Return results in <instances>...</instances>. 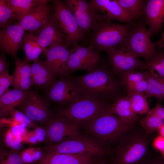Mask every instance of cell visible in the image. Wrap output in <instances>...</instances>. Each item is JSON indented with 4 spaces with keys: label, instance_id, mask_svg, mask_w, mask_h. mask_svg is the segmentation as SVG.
I'll return each mask as SVG.
<instances>
[{
    "label": "cell",
    "instance_id": "52a82bcc",
    "mask_svg": "<svg viewBox=\"0 0 164 164\" xmlns=\"http://www.w3.org/2000/svg\"><path fill=\"white\" fill-rule=\"evenodd\" d=\"M46 151L72 154H88L101 157L109 151L107 146L91 136L83 135L60 142L52 144L43 148Z\"/></svg>",
    "mask_w": 164,
    "mask_h": 164
},
{
    "label": "cell",
    "instance_id": "ab89813d",
    "mask_svg": "<svg viewBox=\"0 0 164 164\" xmlns=\"http://www.w3.org/2000/svg\"><path fill=\"white\" fill-rule=\"evenodd\" d=\"M21 156L25 164L35 162L32 155L30 149L24 151L21 154Z\"/></svg>",
    "mask_w": 164,
    "mask_h": 164
},
{
    "label": "cell",
    "instance_id": "5b68a950",
    "mask_svg": "<svg viewBox=\"0 0 164 164\" xmlns=\"http://www.w3.org/2000/svg\"><path fill=\"white\" fill-rule=\"evenodd\" d=\"M107 105L104 100L86 93L60 111L59 115L80 126L100 114Z\"/></svg>",
    "mask_w": 164,
    "mask_h": 164
},
{
    "label": "cell",
    "instance_id": "7bdbcfd3",
    "mask_svg": "<svg viewBox=\"0 0 164 164\" xmlns=\"http://www.w3.org/2000/svg\"><path fill=\"white\" fill-rule=\"evenodd\" d=\"M34 134L38 141H44L46 135V130L41 128H37Z\"/></svg>",
    "mask_w": 164,
    "mask_h": 164
},
{
    "label": "cell",
    "instance_id": "8992f818",
    "mask_svg": "<svg viewBox=\"0 0 164 164\" xmlns=\"http://www.w3.org/2000/svg\"><path fill=\"white\" fill-rule=\"evenodd\" d=\"M54 13L52 19L58 29L66 46L78 45L84 39V32L66 4L60 0L52 1Z\"/></svg>",
    "mask_w": 164,
    "mask_h": 164
},
{
    "label": "cell",
    "instance_id": "b9f144b4",
    "mask_svg": "<svg viewBox=\"0 0 164 164\" xmlns=\"http://www.w3.org/2000/svg\"><path fill=\"white\" fill-rule=\"evenodd\" d=\"M9 63L6 60L4 54L1 55L0 56V73L8 72Z\"/></svg>",
    "mask_w": 164,
    "mask_h": 164
},
{
    "label": "cell",
    "instance_id": "603a6c76",
    "mask_svg": "<svg viewBox=\"0 0 164 164\" xmlns=\"http://www.w3.org/2000/svg\"><path fill=\"white\" fill-rule=\"evenodd\" d=\"M15 67L13 73V80L12 85L14 89L29 90L33 85L30 65L18 58L15 60Z\"/></svg>",
    "mask_w": 164,
    "mask_h": 164
},
{
    "label": "cell",
    "instance_id": "4fadbf2b",
    "mask_svg": "<svg viewBox=\"0 0 164 164\" xmlns=\"http://www.w3.org/2000/svg\"><path fill=\"white\" fill-rule=\"evenodd\" d=\"M108 57L111 68L116 73L147 69L146 63L123 46L116 49Z\"/></svg>",
    "mask_w": 164,
    "mask_h": 164
},
{
    "label": "cell",
    "instance_id": "d6a6232c",
    "mask_svg": "<svg viewBox=\"0 0 164 164\" xmlns=\"http://www.w3.org/2000/svg\"><path fill=\"white\" fill-rule=\"evenodd\" d=\"M147 71L137 72L131 71L121 73L120 80L121 83L126 86L134 84L146 78Z\"/></svg>",
    "mask_w": 164,
    "mask_h": 164
},
{
    "label": "cell",
    "instance_id": "1f68e13d",
    "mask_svg": "<svg viewBox=\"0 0 164 164\" xmlns=\"http://www.w3.org/2000/svg\"><path fill=\"white\" fill-rule=\"evenodd\" d=\"M146 116L140 121L143 130L148 134L158 130L164 123V121L154 114L150 110Z\"/></svg>",
    "mask_w": 164,
    "mask_h": 164
},
{
    "label": "cell",
    "instance_id": "ba28073f",
    "mask_svg": "<svg viewBox=\"0 0 164 164\" xmlns=\"http://www.w3.org/2000/svg\"><path fill=\"white\" fill-rule=\"evenodd\" d=\"M150 37L145 24L140 23L135 25L121 46L135 56L142 57L147 61L155 50V46Z\"/></svg>",
    "mask_w": 164,
    "mask_h": 164
},
{
    "label": "cell",
    "instance_id": "ee69618b",
    "mask_svg": "<svg viewBox=\"0 0 164 164\" xmlns=\"http://www.w3.org/2000/svg\"><path fill=\"white\" fill-rule=\"evenodd\" d=\"M16 125L13 127L11 131L13 135L21 136V135L24 132L25 127L21 123Z\"/></svg>",
    "mask_w": 164,
    "mask_h": 164
},
{
    "label": "cell",
    "instance_id": "8d00e7d4",
    "mask_svg": "<svg viewBox=\"0 0 164 164\" xmlns=\"http://www.w3.org/2000/svg\"><path fill=\"white\" fill-rule=\"evenodd\" d=\"M13 119L21 123H24L30 126L34 125V122L31 121L25 114L22 112L15 110L13 108L10 111Z\"/></svg>",
    "mask_w": 164,
    "mask_h": 164
},
{
    "label": "cell",
    "instance_id": "cb8c5ba5",
    "mask_svg": "<svg viewBox=\"0 0 164 164\" xmlns=\"http://www.w3.org/2000/svg\"><path fill=\"white\" fill-rule=\"evenodd\" d=\"M36 37L40 46L44 51L46 48L54 45L65 44L61 34L52 19H50Z\"/></svg>",
    "mask_w": 164,
    "mask_h": 164
},
{
    "label": "cell",
    "instance_id": "4dcf8cb0",
    "mask_svg": "<svg viewBox=\"0 0 164 164\" xmlns=\"http://www.w3.org/2000/svg\"><path fill=\"white\" fill-rule=\"evenodd\" d=\"M123 9L136 19L144 15L146 1L116 0Z\"/></svg>",
    "mask_w": 164,
    "mask_h": 164
},
{
    "label": "cell",
    "instance_id": "60d3db41",
    "mask_svg": "<svg viewBox=\"0 0 164 164\" xmlns=\"http://www.w3.org/2000/svg\"><path fill=\"white\" fill-rule=\"evenodd\" d=\"M154 147L160 152L164 151V138L161 135L157 136L153 142Z\"/></svg>",
    "mask_w": 164,
    "mask_h": 164
},
{
    "label": "cell",
    "instance_id": "f35d334b",
    "mask_svg": "<svg viewBox=\"0 0 164 164\" xmlns=\"http://www.w3.org/2000/svg\"><path fill=\"white\" fill-rule=\"evenodd\" d=\"M155 115L164 120V108L159 101H158L155 107L151 110Z\"/></svg>",
    "mask_w": 164,
    "mask_h": 164
},
{
    "label": "cell",
    "instance_id": "f546056e",
    "mask_svg": "<svg viewBox=\"0 0 164 164\" xmlns=\"http://www.w3.org/2000/svg\"><path fill=\"white\" fill-rule=\"evenodd\" d=\"M147 70L156 77L164 79V52L155 50L152 57L146 62Z\"/></svg>",
    "mask_w": 164,
    "mask_h": 164
},
{
    "label": "cell",
    "instance_id": "7a4b0ae2",
    "mask_svg": "<svg viewBox=\"0 0 164 164\" xmlns=\"http://www.w3.org/2000/svg\"><path fill=\"white\" fill-rule=\"evenodd\" d=\"M132 128L118 141L113 150L114 164H138L148 152L150 141L149 134L143 129Z\"/></svg>",
    "mask_w": 164,
    "mask_h": 164
},
{
    "label": "cell",
    "instance_id": "7402d4cb",
    "mask_svg": "<svg viewBox=\"0 0 164 164\" xmlns=\"http://www.w3.org/2000/svg\"><path fill=\"white\" fill-rule=\"evenodd\" d=\"M30 65L33 85L49 88L56 81L57 76L39 58Z\"/></svg>",
    "mask_w": 164,
    "mask_h": 164
},
{
    "label": "cell",
    "instance_id": "c3c4849f",
    "mask_svg": "<svg viewBox=\"0 0 164 164\" xmlns=\"http://www.w3.org/2000/svg\"><path fill=\"white\" fill-rule=\"evenodd\" d=\"M155 46L157 45L159 46H162L164 44V32L161 34L160 39L158 41L154 42Z\"/></svg>",
    "mask_w": 164,
    "mask_h": 164
},
{
    "label": "cell",
    "instance_id": "5bb4252c",
    "mask_svg": "<svg viewBox=\"0 0 164 164\" xmlns=\"http://www.w3.org/2000/svg\"><path fill=\"white\" fill-rule=\"evenodd\" d=\"M66 46L64 44H58L44 51L46 60L43 62L57 75H69L68 63L70 52Z\"/></svg>",
    "mask_w": 164,
    "mask_h": 164
},
{
    "label": "cell",
    "instance_id": "30bf717a",
    "mask_svg": "<svg viewBox=\"0 0 164 164\" xmlns=\"http://www.w3.org/2000/svg\"><path fill=\"white\" fill-rule=\"evenodd\" d=\"M68 66L69 74L78 70L90 72L99 67L100 57L99 52L93 46L82 45L74 46L70 50Z\"/></svg>",
    "mask_w": 164,
    "mask_h": 164
},
{
    "label": "cell",
    "instance_id": "f5cc1de1",
    "mask_svg": "<svg viewBox=\"0 0 164 164\" xmlns=\"http://www.w3.org/2000/svg\"><path fill=\"white\" fill-rule=\"evenodd\" d=\"M35 164H45L43 163H42L40 162H38L37 163Z\"/></svg>",
    "mask_w": 164,
    "mask_h": 164
},
{
    "label": "cell",
    "instance_id": "f907efd6",
    "mask_svg": "<svg viewBox=\"0 0 164 164\" xmlns=\"http://www.w3.org/2000/svg\"><path fill=\"white\" fill-rule=\"evenodd\" d=\"M160 135L164 138V123L158 130Z\"/></svg>",
    "mask_w": 164,
    "mask_h": 164
},
{
    "label": "cell",
    "instance_id": "484cf974",
    "mask_svg": "<svg viewBox=\"0 0 164 164\" xmlns=\"http://www.w3.org/2000/svg\"><path fill=\"white\" fill-rule=\"evenodd\" d=\"M23 46L25 55L24 61L28 64L39 58V55L44 51L36 36L31 32L24 35Z\"/></svg>",
    "mask_w": 164,
    "mask_h": 164
},
{
    "label": "cell",
    "instance_id": "f1b7e54d",
    "mask_svg": "<svg viewBox=\"0 0 164 164\" xmlns=\"http://www.w3.org/2000/svg\"><path fill=\"white\" fill-rule=\"evenodd\" d=\"M146 78L148 87L145 94L147 97H153L160 101L164 99V79L152 75L147 70Z\"/></svg>",
    "mask_w": 164,
    "mask_h": 164
},
{
    "label": "cell",
    "instance_id": "f6af8a7d",
    "mask_svg": "<svg viewBox=\"0 0 164 164\" xmlns=\"http://www.w3.org/2000/svg\"><path fill=\"white\" fill-rule=\"evenodd\" d=\"M31 152L32 158L34 161H36L41 159L43 155L41 151L39 149L30 148Z\"/></svg>",
    "mask_w": 164,
    "mask_h": 164
},
{
    "label": "cell",
    "instance_id": "2e32d148",
    "mask_svg": "<svg viewBox=\"0 0 164 164\" xmlns=\"http://www.w3.org/2000/svg\"><path fill=\"white\" fill-rule=\"evenodd\" d=\"M65 2L84 32L91 29L97 14L90 3L84 0H66Z\"/></svg>",
    "mask_w": 164,
    "mask_h": 164
},
{
    "label": "cell",
    "instance_id": "83f0119b",
    "mask_svg": "<svg viewBox=\"0 0 164 164\" xmlns=\"http://www.w3.org/2000/svg\"><path fill=\"white\" fill-rule=\"evenodd\" d=\"M127 90L128 92L127 96L135 112L139 115L147 114L150 110L147 101L148 97L145 94L130 89H127Z\"/></svg>",
    "mask_w": 164,
    "mask_h": 164
},
{
    "label": "cell",
    "instance_id": "e0dca14e",
    "mask_svg": "<svg viewBox=\"0 0 164 164\" xmlns=\"http://www.w3.org/2000/svg\"><path fill=\"white\" fill-rule=\"evenodd\" d=\"M48 0H43L30 12L18 23L25 31L38 32L47 24L50 20V8L47 5Z\"/></svg>",
    "mask_w": 164,
    "mask_h": 164
},
{
    "label": "cell",
    "instance_id": "74e56055",
    "mask_svg": "<svg viewBox=\"0 0 164 164\" xmlns=\"http://www.w3.org/2000/svg\"><path fill=\"white\" fill-rule=\"evenodd\" d=\"M148 82L146 78L130 85L127 87V89L133 90L136 92L145 94L148 87Z\"/></svg>",
    "mask_w": 164,
    "mask_h": 164
},
{
    "label": "cell",
    "instance_id": "d590c367",
    "mask_svg": "<svg viewBox=\"0 0 164 164\" xmlns=\"http://www.w3.org/2000/svg\"><path fill=\"white\" fill-rule=\"evenodd\" d=\"M13 80V74L9 75L8 72L0 73V97L9 90V87L12 85Z\"/></svg>",
    "mask_w": 164,
    "mask_h": 164
},
{
    "label": "cell",
    "instance_id": "3957f363",
    "mask_svg": "<svg viewBox=\"0 0 164 164\" xmlns=\"http://www.w3.org/2000/svg\"><path fill=\"white\" fill-rule=\"evenodd\" d=\"M84 125L92 137L106 146L108 143L118 141L133 126L124 123L106 109Z\"/></svg>",
    "mask_w": 164,
    "mask_h": 164
},
{
    "label": "cell",
    "instance_id": "7c38bea8",
    "mask_svg": "<svg viewBox=\"0 0 164 164\" xmlns=\"http://www.w3.org/2000/svg\"><path fill=\"white\" fill-rule=\"evenodd\" d=\"M19 107L20 111L34 123L46 124L52 118L49 103L36 91H30L27 98Z\"/></svg>",
    "mask_w": 164,
    "mask_h": 164
},
{
    "label": "cell",
    "instance_id": "bcb514c9",
    "mask_svg": "<svg viewBox=\"0 0 164 164\" xmlns=\"http://www.w3.org/2000/svg\"><path fill=\"white\" fill-rule=\"evenodd\" d=\"M13 135L11 131L9 132L6 134L5 136V142L6 144L10 146L14 140Z\"/></svg>",
    "mask_w": 164,
    "mask_h": 164
},
{
    "label": "cell",
    "instance_id": "277c9868",
    "mask_svg": "<svg viewBox=\"0 0 164 164\" xmlns=\"http://www.w3.org/2000/svg\"><path fill=\"white\" fill-rule=\"evenodd\" d=\"M72 77L85 93L103 100L114 94L118 89V85L115 79L104 67H99L85 75Z\"/></svg>",
    "mask_w": 164,
    "mask_h": 164
},
{
    "label": "cell",
    "instance_id": "44dd1931",
    "mask_svg": "<svg viewBox=\"0 0 164 164\" xmlns=\"http://www.w3.org/2000/svg\"><path fill=\"white\" fill-rule=\"evenodd\" d=\"M106 110L131 126H133L138 119L137 114L132 109L127 96L117 97L112 104L107 105Z\"/></svg>",
    "mask_w": 164,
    "mask_h": 164
},
{
    "label": "cell",
    "instance_id": "d6986e66",
    "mask_svg": "<svg viewBox=\"0 0 164 164\" xmlns=\"http://www.w3.org/2000/svg\"><path fill=\"white\" fill-rule=\"evenodd\" d=\"M144 15L150 37L158 34L164 22V0H146Z\"/></svg>",
    "mask_w": 164,
    "mask_h": 164
},
{
    "label": "cell",
    "instance_id": "9a60e30c",
    "mask_svg": "<svg viewBox=\"0 0 164 164\" xmlns=\"http://www.w3.org/2000/svg\"><path fill=\"white\" fill-rule=\"evenodd\" d=\"M24 29L17 23L8 25L0 31V47L15 60L16 53L23 43Z\"/></svg>",
    "mask_w": 164,
    "mask_h": 164
},
{
    "label": "cell",
    "instance_id": "816d5d0a",
    "mask_svg": "<svg viewBox=\"0 0 164 164\" xmlns=\"http://www.w3.org/2000/svg\"><path fill=\"white\" fill-rule=\"evenodd\" d=\"M163 157L164 158V151L161 152Z\"/></svg>",
    "mask_w": 164,
    "mask_h": 164
},
{
    "label": "cell",
    "instance_id": "9c48e42d",
    "mask_svg": "<svg viewBox=\"0 0 164 164\" xmlns=\"http://www.w3.org/2000/svg\"><path fill=\"white\" fill-rule=\"evenodd\" d=\"M84 93L83 89L72 77L61 76L49 88L48 95L52 101L68 106Z\"/></svg>",
    "mask_w": 164,
    "mask_h": 164
},
{
    "label": "cell",
    "instance_id": "e575fe53",
    "mask_svg": "<svg viewBox=\"0 0 164 164\" xmlns=\"http://www.w3.org/2000/svg\"><path fill=\"white\" fill-rule=\"evenodd\" d=\"M0 164H25L21 154L16 151H11L6 154L2 155Z\"/></svg>",
    "mask_w": 164,
    "mask_h": 164
},
{
    "label": "cell",
    "instance_id": "836d02e7",
    "mask_svg": "<svg viewBox=\"0 0 164 164\" xmlns=\"http://www.w3.org/2000/svg\"><path fill=\"white\" fill-rule=\"evenodd\" d=\"M12 10L7 0H0V26L4 29L8 25L9 20L12 18Z\"/></svg>",
    "mask_w": 164,
    "mask_h": 164
},
{
    "label": "cell",
    "instance_id": "7dc6e473",
    "mask_svg": "<svg viewBox=\"0 0 164 164\" xmlns=\"http://www.w3.org/2000/svg\"><path fill=\"white\" fill-rule=\"evenodd\" d=\"M145 164H164V159L158 158L148 162Z\"/></svg>",
    "mask_w": 164,
    "mask_h": 164
},
{
    "label": "cell",
    "instance_id": "8fae6325",
    "mask_svg": "<svg viewBox=\"0 0 164 164\" xmlns=\"http://www.w3.org/2000/svg\"><path fill=\"white\" fill-rule=\"evenodd\" d=\"M46 124V136L49 141L53 144L72 139L82 135L80 125L60 116L52 118Z\"/></svg>",
    "mask_w": 164,
    "mask_h": 164
},
{
    "label": "cell",
    "instance_id": "ffe728a7",
    "mask_svg": "<svg viewBox=\"0 0 164 164\" xmlns=\"http://www.w3.org/2000/svg\"><path fill=\"white\" fill-rule=\"evenodd\" d=\"M39 161L45 164H96V157L88 154H72L50 151Z\"/></svg>",
    "mask_w": 164,
    "mask_h": 164
},
{
    "label": "cell",
    "instance_id": "6da1fadb",
    "mask_svg": "<svg viewBox=\"0 0 164 164\" xmlns=\"http://www.w3.org/2000/svg\"><path fill=\"white\" fill-rule=\"evenodd\" d=\"M135 26L132 22L112 23L105 15L97 14L89 39V45L97 52L104 51L108 55L122 46Z\"/></svg>",
    "mask_w": 164,
    "mask_h": 164
},
{
    "label": "cell",
    "instance_id": "d4e9b609",
    "mask_svg": "<svg viewBox=\"0 0 164 164\" xmlns=\"http://www.w3.org/2000/svg\"><path fill=\"white\" fill-rule=\"evenodd\" d=\"M30 93L29 90L9 89L0 97L1 112L5 114L9 113L12 108L20 106L27 98Z\"/></svg>",
    "mask_w": 164,
    "mask_h": 164
},
{
    "label": "cell",
    "instance_id": "681fc988",
    "mask_svg": "<svg viewBox=\"0 0 164 164\" xmlns=\"http://www.w3.org/2000/svg\"><path fill=\"white\" fill-rule=\"evenodd\" d=\"M28 141L32 143H35L38 142L34 134L30 135L28 138Z\"/></svg>",
    "mask_w": 164,
    "mask_h": 164
},
{
    "label": "cell",
    "instance_id": "4316f807",
    "mask_svg": "<svg viewBox=\"0 0 164 164\" xmlns=\"http://www.w3.org/2000/svg\"><path fill=\"white\" fill-rule=\"evenodd\" d=\"M43 0H7L13 12L12 19L19 21L32 10Z\"/></svg>",
    "mask_w": 164,
    "mask_h": 164
},
{
    "label": "cell",
    "instance_id": "ac0fdd59",
    "mask_svg": "<svg viewBox=\"0 0 164 164\" xmlns=\"http://www.w3.org/2000/svg\"><path fill=\"white\" fill-rule=\"evenodd\" d=\"M90 5L95 13L102 14L110 20L128 23L135 19L121 7L116 0H91Z\"/></svg>",
    "mask_w": 164,
    "mask_h": 164
}]
</instances>
